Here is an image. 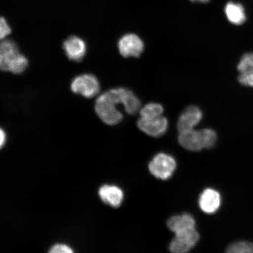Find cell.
Wrapping results in <instances>:
<instances>
[{
  "mask_svg": "<svg viewBox=\"0 0 253 253\" xmlns=\"http://www.w3.org/2000/svg\"><path fill=\"white\" fill-rule=\"evenodd\" d=\"M122 88H113L100 94L95 102L94 109L99 118L107 125L115 126L122 121L123 114L118 105L123 104Z\"/></svg>",
  "mask_w": 253,
  "mask_h": 253,
  "instance_id": "1",
  "label": "cell"
},
{
  "mask_svg": "<svg viewBox=\"0 0 253 253\" xmlns=\"http://www.w3.org/2000/svg\"><path fill=\"white\" fill-rule=\"evenodd\" d=\"M176 167L175 159L169 155L164 153L157 154L148 165V169L152 175L163 180L170 178Z\"/></svg>",
  "mask_w": 253,
  "mask_h": 253,
  "instance_id": "2",
  "label": "cell"
},
{
  "mask_svg": "<svg viewBox=\"0 0 253 253\" xmlns=\"http://www.w3.org/2000/svg\"><path fill=\"white\" fill-rule=\"evenodd\" d=\"M71 87L74 93L80 94L88 99L96 96L100 90L99 80L94 75L91 74L78 76L72 81Z\"/></svg>",
  "mask_w": 253,
  "mask_h": 253,
  "instance_id": "3",
  "label": "cell"
},
{
  "mask_svg": "<svg viewBox=\"0 0 253 253\" xmlns=\"http://www.w3.org/2000/svg\"><path fill=\"white\" fill-rule=\"evenodd\" d=\"M199 235L196 229L175 234L169 249L172 253H188L197 244Z\"/></svg>",
  "mask_w": 253,
  "mask_h": 253,
  "instance_id": "4",
  "label": "cell"
},
{
  "mask_svg": "<svg viewBox=\"0 0 253 253\" xmlns=\"http://www.w3.org/2000/svg\"><path fill=\"white\" fill-rule=\"evenodd\" d=\"M144 47V43L140 38L134 34L125 35L120 39L118 43L120 54L125 58H138L143 52Z\"/></svg>",
  "mask_w": 253,
  "mask_h": 253,
  "instance_id": "5",
  "label": "cell"
},
{
  "mask_svg": "<svg viewBox=\"0 0 253 253\" xmlns=\"http://www.w3.org/2000/svg\"><path fill=\"white\" fill-rule=\"evenodd\" d=\"M138 127L151 137H158L165 134L169 126V122L165 117L154 119L140 118L137 122Z\"/></svg>",
  "mask_w": 253,
  "mask_h": 253,
  "instance_id": "6",
  "label": "cell"
},
{
  "mask_svg": "<svg viewBox=\"0 0 253 253\" xmlns=\"http://www.w3.org/2000/svg\"><path fill=\"white\" fill-rule=\"evenodd\" d=\"M63 47L66 56L72 61L81 62L86 54V43L77 36H71L66 39L63 42Z\"/></svg>",
  "mask_w": 253,
  "mask_h": 253,
  "instance_id": "7",
  "label": "cell"
},
{
  "mask_svg": "<svg viewBox=\"0 0 253 253\" xmlns=\"http://www.w3.org/2000/svg\"><path fill=\"white\" fill-rule=\"evenodd\" d=\"M202 117V111L199 107L191 106L186 108L178 119L177 127L179 132L194 129L201 122Z\"/></svg>",
  "mask_w": 253,
  "mask_h": 253,
  "instance_id": "8",
  "label": "cell"
},
{
  "mask_svg": "<svg viewBox=\"0 0 253 253\" xmlns=\"http://www.w3.org/2000/svg\"><path fill=\"white\" fill-rule=\"evenodd\" d=\"M221 196L216 190L206 189L199 199L201 210L207 214H212L219 210L221 205Z\"/></svg>",
  "mask_w": 253,
  "mask_h": 253,
  "instance_id": "9",
  "label": "cell"
},
{
  "mask_svg": "<svg viewBox=\"0 0 253 253\" xmlns=\"http://www.w3.org/2000/svg\"><path fill=\"white\" fill-rule=\"evenodd\" d=\"M237 69L240 83L245 86L253 87V53H247L242 56Z\"/></svg>",
  "mask_w": 253,
  "mask_h": 253,
  "instance_id": "10",
  "label": "cell"
},
{
  "mask_svg": "<svg viewBox=\"0 0 253 253\" xmlns=\"http://www.w3.org/2000/svg\"><path fill=\"white\" fill-rule=\"evenodd\" d=\"M195 220L192 215L183 213L176 215L167 221V226L173 233L178 234L195 228Z\"/></svg>",
  "mask_w": 253,
  "mask_h": 253,
  "instance_id": "11",
  "label": "cell"
},
{
  "mask_svg": "<svg viewBox=\"0 0 253 253\" xmlns=\"http://www.w3.org/2000/svg\"><path fill=\"white\" fill-rule=\"evenodd\" d=\"M99 195L104 203L116 208L120 207L124 197L122 190L115 185H104L101 186Z\"/></svg>",
  "mask_w": 253,
  "mask_h": 253,
  "instance_id": "12",
  "label": "cell"
},
{
  "mask_svg": "<svg viewBox=\"0 0 253 253\" xmlns=\"http://www.w3.org/2000/svg\"><path fill=\"white\" fill-rule=\"evenodd\" d=\"M178 141L181 146L186 150L198 151L203 149L199 131L195 129L179 132Z\"/></svg>",
  "mask_w": 253,
  "mask_h": 253,
  "instance_id": "13",
  "label": "cell"
},
{
  "mask_svg": "<svg viewBox=\"0 0 253 253\" xmlns=\"http://www.w3.org/2000/svg\"><path fill=\"white\" fill-rule=\"evenodd\" d=\"M226 17L231 23L235 25H241L246 20L245 9L240 4L229 2L225 7Z\"/></svg>",
  "mask_w": 253,
  "mask_h": 253,
  "instance_id": "14",
  "label": "cell"
},
{
  "mask_svg": "<svg viewBox=\"0 0 253 253\" xmlns=\"http://www.w3.org/2000/svg\"><path fill=\"white\" fill-rule=\"evenodd\" d=\"M28 65V61L26 57L19 53L9 60L1 69L2 71L18 75L23 74L26 70Z\"/></svg>",
  "mask_w": 253,
  "mask_h": 253,
  "instance_id": "15",
  "label": "cell"
},
{
  "mask_svg": "<svg viewBox=\"0 0 253 253\" xmlns=\"http://www.w3.org/2000/svg\"><path fill=\"white\" fill-rule=\"evenodd\" d=\"M19 53L18 47L14 41H2L0 46V68H2L9 60Z\"/></svg>",
  "mask_w": 253,
  "mask_h": 253,
  "instance_id": "16",
  "label": "cell"
},
{
  "mask_svg": "<svg viewBox=\"0 0 253 253\" xmlns=\"http://www.w3.org/2000/svg\"><path fill=\"white\" fill-rule=\"evenodd\" d=\"M164 108L160 104L150 103L145 105L140 110L142 119H154L163 116Z\"/></svg>",
  "mask_w": 253,
  "mask_h": 253,
  "instance_id": "17",
  "label": "cell"
},
{
  "mask_svg": "<svg viewBox=\"0 0 253 253\" xmlns=\"http://www.w3.org/2000/svg\"><path fill=\"white\" fill-rule=\"evenodd\" d=\"M202 148H211L214 146L217 140V134L213 129H202L199 130Z\"/></svg>",
  "mask_w": 253,
  "mask_h": 253,
  "instance_id": "18",
  "label": "cell"
},
{
  "mask_svg": "<svg viewBox=\"0 0 253 253\" xmlns=\"http://www.w3.org/2000/svg\"><path fill=\"white\" fill-rule=\"evenodd\" d=\"M225 253H253V243L239 242L231 245Z\"/></svg>",
  "mask_w": 253,
  "mask_h": 253,
  "instance_id": "19",
  "label": "cell"
},
{
  "mask_svg": "<svg viewBox=\"0 0 253 253\" xmlns=\"http://www.w3.org/2000/svg\"><path fill=\"white\" fill-rule=\"evenodd\" d=\"M0 28H1V31H0V37L1 39H4L5 38L10 34L11 30L10 27L9 26L7 21H6L4 18H1V21H0Z\"/></svg>",
  "mask_w": 253,
  "mask_h": 253,
  "instance_id": "20",
  "label": "cell"
},
{
  "mask_svg": "<svg viewBox=\"0 0 253 253\" xmlns=\"http://www.w3.org/2000/svg\"><path fill=\"white\" fill-rule=\"evenodd\" d=\"M49 253H74L73 250L67 245L58 244L53 246Z\"/></svg>",
  "mask_w": 253,
  "mask_h": 253,
  "instance_id": "21",
  "label": "cell"
},
{
  "mask_svg": "<svg viewBox=\"0 0 253 253\" xmlns=\"http://www.w3.org/2000/svg\"><path fill=\"white\" fill-rule=\"evenodd\" d=\"M6 142V134L3 129H1V147L4 146Z\"/></svg>",
  "mask_w": 253,
  "mask_h": 253,
  "instance_id": "22",
  "label": "cell"
},
{
  "mask_svg": "<svg viewBox=\"0 0 253 253\" xmlns=\"http://www.w3.org/2000/svg\"><path fill=\"white\" fill-rule=\"evenodd\" d=\"M191 1L193 2H207L210 1V0H191Z\"/></svg>",
  "mask_w": 253,
  "mask_h": 253,
  "instance_id": "23",
  "label": "cell"
}]
</instances>
